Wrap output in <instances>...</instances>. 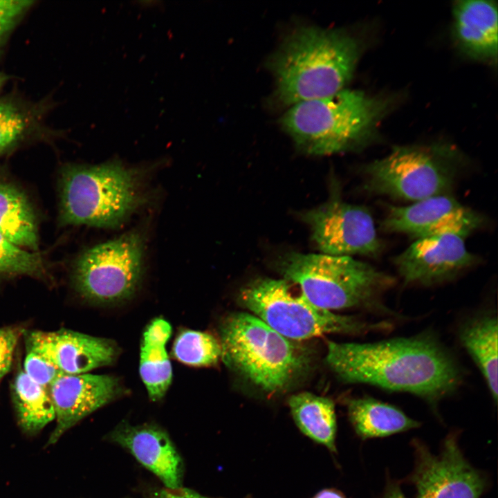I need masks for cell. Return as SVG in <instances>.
I'll list each match as a JSON object with an SVG mask.
<instances>
[{
  "label": "cell",
  "mask_w": 498,
  "mask_h": 498,
  "mask_svg": "<svg viewBox=\"0 0 498 498\" xmlns=\"http://www.w3.org/2000/svg\"><path fill=\"white\" fill-rule=\"evenodd\" d=\"M173 356L183 364L194 367H210L221 360L219 340L212 335L199 331L187 329L176 338Z\"/></svg>",
  "instance_id": "obj_24"
},
{
  "label": "cell",
  "mask_w": 498,
  "mask_h": 498,
  "mask_svg": "<svg viewBox=\"0 0 498 498\" xmlns=\"http://www.w3.org/2000/svg\"><path fill=\"white\" fill-rule=\"evenodd\" d=\"M389 107L387 98L342 89L290 106L281 124L303 152L330 155L367 144Z\"/></svg>",
  "instance_id": "obj_4"
},
{
  "label": "cell",
  "mask_w": 498,
  "mask_h": 498,
  "mask_svg": "<svg viewBox=\"0 0 498 498\" xmlns=\"http://www.w3.org/2000/svg\"><path fill=\"white\" fill-rule=\"evenodd\" d=\"M321 253L376 256L382 249L374 221L364 206L344 201L338 192L324 203L301 214Z\"/></svg>",
  "instance_id": "obj_10"
},
{
  "label": "cell",
  "mask_w": 498,
  "mask_h": 498,
  "mask_svg": "<svg viewBox=\"0 0 498 498\" xmlns=\"http://www.w3.org/2000/svg\"><path fill=\"white\" fill-rule=\"evenodd\" d=\"M6 80H7V76L4 73L0 72V90L1 89L3 86L5 84Z\"/></svg>",
  "instance_id": "obj_33"
},
{
  "label": "cell",
  "mask_w": 498,
  "mask_h": 498,
  "mask_svg": "<svg viewBox=\"0 0 498 498\" xmlns=\"http://www.w3.org/2000/svg\"><path fill=\"white\" fill-rule=\"evenodd\" d=\"M300 292V291H299ZM239 304L286 338L302 341L327 333L361 334L389 329L388 322H367L318 307L284 279L257 278L239 291Z\"/></svg>",
  "instance_id": "obj_7"
},
{
  "label": "cell",
  "mask_w": 498,
  "mask_h": 498,
  "mask_svg": "<svg viewBox=\"0 0 498 498\" xmlns=\"http://www.w3.org/2000/svg\"><path fill=\"white\" fill-rule=\"evenodd\" d=\"M12 400L19 423L28 433H35L55 418L48 390L32 380L23 370L12 386Z\"/></svg>",
  "instance_id": "obj_23"
},
{
  "label": "cell",
  "mask_w": 498,
  "mask_h": 498,
  "mask_svg": "<svg viewBox=\"0 0 498 498\" xmlns=\"http://www.w3.org/2000/svg\"><path fill=\"white\" fill-rule=\"evenodd\" d=\"M33 3L30 0H0V46Z\"/></svg>",
  "instance_id": "obj_28"
},
{
  "label": "cell",
  "mask_w": 498,
  "mask_h": 498,
  "mask_svg": "<svg viewBox=\"0 0 498 498\" xmlns=\"http://www.w3.org/2000/svg\"><path fill=\"white\" fill-rule=\"evenodd\" d=\"M497 320L492 315L475 317L461 329L459 338L481 371L492 397L497 400Z\"/></svg>",
  "instance_id": "obj_22"
},
{
  "label": "cell",
  "mask_w": 498,
  "mask_h": 498,
  "mask_svg": "<svg viewBox=\"0 0 498 498\" xmlns=\"http://www.w3.org/2000/svg\"><path fill=\"white\" fill-rule=\"evenodd\" d=\"M465 238L445 233L417 239L394 263L407 284L430 286L449 280L477 261Z\"/></svg>",
  "instance_id": "obj_13"
},
{
  "label": "cell",
  "mask_w": 498,
  "mask_h": 498,
  "mask_svg": "<svg viewBox=\"0 0 498 498\" xmlns=\"http://www.w3.org/2000/svg\"><path fill=\"white\" fill-rule=\"evenodd\" d=\"M23 371L32 380L47 389L56 380L66 375L48 359L30 350H26Z\"/></svg>",
  "instance_id": "obj_27"
},
{
  "label": "cell",
  "mask_w": 498,
  "mask_h": 498,
  "mask_svg": "<svg viewBox=\"0 0 498 498\" xmlns=\"http://www.w3.org/2000/svg\"><path fill=\"white\" fill-rule=\"evenodd\" d=\"M25 342L26 350L42 355L66 375L110 365L118 355L116 344L109 339L64 329L26 332Z\"/></svg>",
  "instance_id": "obj_14"
},
{
  "label": "cell",
  "mask_w": 498,
  "mask_h": 498,
  "mask_svg": "<svg viewBox=\"0 0 498 498\" xmlns=\"http://www.w3.org/2000/svg\"><path fill=\"white\" fill-rule=\"evenodd\" d=\"M288 405L300 432L336 454L337 420L333 401L327 397L303 391L290 396Z\"/></svg>",
  "instance_id": "obj_19"
},
{
  "label": "cell",
  "mask_w": 498,
  "mask_h": 498,
  "mask_svg": "<svg viewBox=\"0 0 498 498\" xmlns=\"http://www.w3.org/2000/svg\"><path fill=\"white\" fill-rule=\"evenodd\" d=\"M383 498H407L397 483H390Z\"/></svg>",
  "instance_id": "obj_32"
},
{
  "label": "cell",
  "mask_w": 498,
  "mask_h": 498,
  "mask_svg": "<svg viewBox=\"0 0 498 498\" xmlns=\"http://www.w3.org/2000/svg\"><path fill=\"white\" fill-rule=\"evenodd\" d=\"M172 334V326L158 317L145 328L140 346L139 371L149 398L161 399L172 380V365L166 344Z\"/></svg>",
  "instance_id": "obj_18"
},
{
  "label": "cell",
  "mask_w": 498,
  "mask_h": 498,
  "mask_svg": "<svg viewBox=\"0 0 498 498\" xmlns=\"http://www.w3.org/2000/svg\"><path fill=\"white\" fill-rule=\"evenodd\" d=\"M359 55L357 41L343 31L294 30L270 60L278 102L290 107L340 91L352 78Z\"/></svg>",
  "instance_id": "obj_2"
},
{
  "label": "cell",
  "mask_w": 498,
  "mask_h": 498,
  "mask_svg": "<svg viewBox=\"0 0 498 498\" xmlns=\"http://www.w3.org/2000/svg\"><path fill=\"white\" fill-rule=\"evenodd\" d=\"M144 246L142 235L131 231L85 250L73 269L77 292L100 304L129 299L142 278Z\"/></svg>",
  "instance_id": "obj_9"
},
{
  "label": "cell",
  "mask_w": 498,
  "mask_h": 498,
  "mask_svg": "<svg viewBox=\"0 0 498 498\" xmlns=\"http://www.w3.org/2000/svg\"><path fill=\"white\" fill-rule=\"evenodd\" d=\"M412 444L415 450V469L410 481L416 498H479L486 479L463 456L454 434L445 438L438 455L420 441Z\"/></svg>",
  "instance_id": "obj_11"
},
{
  "label": "cell",
  "mask_w": 498,
  "mask_h": 498,
  "mask_svg": "<svg viewBox=\"0 0 498 498\" xmlns=\"http://www.w3.org/2000/svg\"><path fill=\"white\" fill-rule=\"evenodd\" d=\"M454 33L470 57L496 60L497 7L492 1H457L453 6Z\"/></svg>",
  "instance_id": "obj_17"
},
{
  "label": "cell",
  "mask_w": 498,
  "mask_h": 498,
  "mask_svg": "<svg viewBox=\"0 0 498 498\" xmlns=\"http://www.w3.org/2000/svg\"><path fill=\"white\" fill-rule=\"evenodd\" d=\"M29 276L44 279L46 266L42 256L20 248L0 234V277Z\"/></svg>",
  "instance_id": "obj_25"
},
{
  "label": "cell",
  "mask_w": 498,
  "mask_h": 498,
  "mask_svg": "<svg viewBox=\"0 0 498 498\" xmlns=\"http://www.w3.org/2000/svg\"><path fill=\"white\" fill-rule=\"evenodd\" d=\"M312 498H346V497L337 489L325 488L317 492Z\"/></svg>",
  "instance_id": "obj_31"
},
{
  "label": "cell",
  "mask_w": 498,
  "mask_h": 498,
  "mask_svg": "<svg viewBox=\"0 0 498 498\" xmlns=\"http://www.w3.org/2000/svg\"><path fill=\"white\" fill-rule=\"evenodd\" d=\"M483 221L479 214L446 194L407 206H390L380 228L387 232L406 234L416 239L445 233L467 237L481 227Z\"/></svg>",
  "instance_id": "obj_12"
},
{
  "label": "cell",
  "mask_w": 498,
  "mask_h": 498,
  "mask_svg": "<svg viewBox=\"0 0 498 498\" xmlns=\"http://www.w3.org/2000/svg\"><path fill=\"white\" fill-rule=\"evenodd\" d=\"M106 439L129 452L162 481L166 488H182L184 465L168 434L151 423L131 425L122 422Z\"/></svg>",
  "instance_id": "obj_16"
},
{
  "label": "cell",
  "mask_w": 498,
  "mask_h": 498,
  "mask_svg": "<svg viewBox=\"0 0 498 498\" xmlns=\"http://www.w3.org/2000/svg\"><path fill=\"white\" fill-rule=\"evenodd\" d=\"M60 221L117 228L145 202L138 170L120 162L66 167L61 178Z\"/></svg>",
  "instance_id": "obj_6"
},
{
  "label": "cell",
  "mask_w": 498,
  "mask_h": 498,
  "mask_svg": "<svg viewBox=\"0 0 498 498\" xmlns=\"http://www.w3.org/2000/svg\"><path fill=\"white\" fill-rule=\"evenodd\" d=\"M454 151L439 147H397L366 165L365 189L409 201L449 194L459 172Z\"/></svg>",
  "instance_id": "obj_8"
},
{
  "label": "cell",
  "mask_w": 498,
  "mask_h": 498,
  "mask_svg": "<svg viewBox=\"0 0 498 498\" xmlns=\"http://www.w3.org/2000/svg\"><path fill=\"white\" fill-rule=\"evenodd\" d=\"M326 362L344 383H364L412 394L432 405L451 394L463 372L431 333L371 343L328 341Z\"/></svg>",
  "instance_id": "obj_1"
},
{
  "label": "cell",
  "mask_w": 498,
  "mask_h": 498,
  "mask_svg": "<svg viewBox=\"0 0 498 498\" xmlns=\"http://www.w3.org/2000/svg\"><path fill=\"white\" fill-rule=\"evenodd\" d=\"M284 279L298 286L315 306L332 311L360 308L395 316L382 302L391 288L392 276L350 256L291 252L277 260Z\"/></svg>",
  "instance_id": "obj_5"
},
{
  "label": "cell",
  "mask_w": 498,
  "mask_h": 498,
  "mask_svg": "<svg viewBox=\"0 0 498 498\" xmlns=\"http://www.w3.org/2000/svg\"><path fill=\"white\" fill-rule=\"evenodd\" d=\"M118 379L109 375H64L48 389L52 398L56 426L48 444L55 443L69 428L122 394Z\"/></svg>",
  "instance_id": "obj_15"
},
{
  "label": "cell",
  "mask_w": 498,
  "mask_h": 498,
  "mask_svg": "<svg viewBox=\"0 0 498 498\" xmlns=\"http://www.w3.org/2000/svg\"><path fill=\"white\" fill-rule=\"evenodd\" d=\"M221 360L231 371L268 394H282L310 371L311 349L280 335L246 312L228 315L220 326Z\"/></svg>",
  "instance_id": "obj_3"
},
{
  "label": "cell",
  "mask_w": 498,
  "mask_h": 498,
  "mask_svg": "<svg viewBox=\"0 0 498 498\" xmlns=\"http://www.w3.org/2000/svg\"><path fill=\"white\" fill-rule=\"evenodd\" d=\"M347 405L349 420L362 439L384 437L420 426L398 408L371 397L351 399Z\"/></svg>",
  "instance_id": "obj_20"
},
{
  "label": "cell",
  "mask_w": 498,
  "mask_h": 498,
  "mask_svg": "<svg viewBox=\"0 0 498 498\" xmlns=\"http://www.w3.org/2000/svg\"><path fill=\"white\" fill-rule=\"evenodd\" d=\"M37 232L35 215L25 194L0 181V234L20 248L37 252Z\"/></svg>",
  "instance_id": "obj_21"
},
{
  "label": "cell",
  "mask_w": 498,
  "mask_h": 498,
  "mask_svg": "<svg viewBox=\"0 0 498 498\" xmlns=\"http://www.w3.org/2000/svg\"><path fill=\"white\" fill-rule=\"evenodd\" d=\"M21 332L17 328L0 327V380L10 369Z\"/></svg>",
  "instance_id": "obj_29"
},
{
  "label": "cell",
  "mask_w": 498,
  "mask_h": 498,
  "mask_svg": "<svg viewBox=\"0 0 498 498\" xmlns=\"http://www.w3.org/2000/svg\"><path fill=\"white\" fill-rule=\"evenodd\" d=\"M147 498H210L201 495L196 492L184 488L171 490L166 488H158L149 493ZM245 498H252L247 496Z\"/></svg>",
  "instance_id": "obj_30"
},
{
  "label": "cell",
  "mask_w": 498,
  "mask_h": 498,
  "mask_svg": "<svg viewBox=\"0 0 498 498\" xmlns=\"http://www.w3.org/2000/svg\"><path fill=\"white\" fill-rule=\"evenodd\" d=\"M26 126L21 111L14 104L0 100V152L21 138Z\"/></svg>",
  "instance_id": "obj_26"
}]
</instances>
